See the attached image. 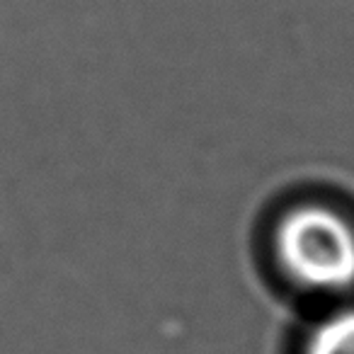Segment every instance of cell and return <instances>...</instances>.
I'll list each match as a JSON object with an SVG mask.
<instances>
[{
    "mask_svg": "<svg viewBox=\"0 0 354 354\" xmlns=\"http://www.w3.org/2000/svg\"><path fill=\"white\" fill-rule=\"evenodd\" d=\"M277 255L286 274L320 294L354 286V228L325 207H301L277 228Z\"/></svg>",
    "mask_w": 354,
    "mask_h": 354,
    "instance_id": "obj_1",
    "label": "cell"
},
{
    "mask_svg": "<svg viewBox=\"0 0 354 354\" xmlns=\"http://www.w3.org/2000/svg\"><path fill=\"white\" fill-rule=\"evenodd\" d=\"M306 354H354V308L320 320L310 333Z\"/></svg>",
    "mask_w": 354,
    "mask_h": 354,
    "instance_id": "obj_2",
    "label": "cell"
}]
</instances>
